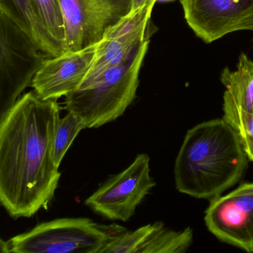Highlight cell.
Returning <instances> with one entry per match:
<instances>
[{
  "label": "cell",
  "instance_id": "obj_1",
  "mask_svg": "<svg viewBox=\"0 0 253 253\" xmlns=\"http://www.w3.org/2000/svg\"><path fill=\"white\" fill-rule=\"evenodd\" d=\"M57 100L23 94L0 119V202L12 218L47 210L61 173L53 159Z\"/></svg>",
  "mask_w": 253,
  "mask_h": 253
},
{
  "label": "cell",
  "instance_id": "obj_2",
  "mask_svg": "<svg viewBox=\"0 0 253 253\" xmlns=\"http://www.w3.org/2000/svg\"><path fill=\"white\" fill-rule=\"evenodd\" d=\"M248 161L238 134L223 118L201 123L186 132L177 154L176 189L212 199L241 180Z\"/></svg>",
  "mask_w": 253,
  "mask_h": 253
},
{
  "label": "cell",
  "instance_id": "obj_3",
  "mask_svg": "<svg viewBox=\"0 0 253 253\" xmlns=\"http://www.w3.org/2000/svg\"><path fill=\"white\" fill-rule=\"evenodd\" d=\"M149 40L126 61L106 71L95 82L66 97V109L83 118L87 128H99L118 119L134 101Z\"/></svg>",
  "mask_w": 253,
  "mask_h": 253
},
{
  "label": "cell",
  "instance_id": "obj_4",
  "mask_svg": "<svg viewBox=\"0 0 253 253\" xmlns=\"http://www.w3.org/2000/svg\"><path fill=\"white\" fill-rule=\"evenodd\" d=\"M126 231L119 225H100L87 217L55 219L1 240L0 250L4 253H100L112 238Z\"/></svg>",
  "mask_w": 253,
  "mask_h": 253
},
{
  "label": "cell",
  "instance_id": "obj_5",
  "mask_svg": "<svg viewBox=\"0 0 253 253\" xmlns=\"http://www.w3.org/2000/svg\"><path fill=\"white\" fill-rule=\"evenodd\" d=\"M50 57L7 11L0 9V119Z\"/></svg>",
  "mask_w": 253,
  "mask_h": 253
},
{
  "label": "cell",
  "instance_id": "obj_6",
  "mask_svg": "<svg viewBox=\"0 0 253 253\" xmlns=\"http://www.w3.org/2000/svg\"><path fill=\"white\" fill-rule=\"evenodd\" d=\"M150 158L139 154L134 162L106 180L88 197L85 204L94 213L111 220L127 221L156 183L150 175Z\"/></svg>",
  "mask_w": 253,
  "mask_h": 253
},
{
  "label": "cell",
  "instance_id": "obj_7",
  "mask_svg": "<svg viewBox=\"0 0 253 253\" xmlns=\"http://www.w3.org/2000/svg\"><path fill=\"white\" fill-rule=\"evenodd\" d=\"M156 2V0H147L105 31L97 43L91 67L77 89L88 86L106 71L128 60L149 40V25Z\"/></svg>",
  "mask_w": 253,
  "mask_h": 253
},
{
  "label": "cell",
  "instance_id": "obj_8",
  "mask_svg": "<svg viewBox=\"0 0 253 253\" xmlns=\"http://www.w3.org/2000/svg\"><path fill=\"white\" fill-rule=\"evenodd\" d=\"M206 226L222 242L253 253V183L210 199Z\"/></svg>",
  "mask_w": 253,
  "mask_h": 253
},
{
  "label": "cell",
  "instance_id": "obj_9",
  "mask_svg": "<svg viewBox=\"0 0 253 253\" xmlns=\"http://www.w3.org/2000/svg\"><path fill=\"white\" fill-rule=\"evenodd\" d=\"M188 26L211 43L228 34L253 31V0H180Z\"/></svg>",
  "mask_w": 253,
  "mask_h": 253
},
{
  "label": "cell",
  "instance_id": "obj_10",
  "mask_svg": "<svg viewBox=\"0 0 253 253\" xmlns=\"http://www.w3.org/2000/svg\"><path fill=\"white\" fill-rule=\"evenodd\" d=\"M97 43L48 58L32 82L37 95L43 100H57L75 91L91 67Z\"/></svg>",
  "mask_w": 253,
  "mask_h": 253
},
{
  "label": "cell",
  "instance_id": "obj_11",
  "mask_svg": "<svg viewBox=\"0 0 253 253\" xmlns=\"http://www.w3.org/2000/svg\"><path fill=\"white\" fill-rule=\"evenodd\" d=\"M84 47L97 43L105 31L130 12L133 0H81Z\"/></svg>",
  "mask_w": 253,
  "mask_h": 253
},
{
  "label": "cell",
  "instance_id": "obj_12",
  "mask_svg": "<svg viewBox=\"0 0 253 253\" xmlns=\"http://www.w3.org/2000/svg\"><path fill=\"white\" fill-rule=\"evenodd\" d=\"M0 9L7 11L49 57L64 52L41 21L32 0H0Z\"/></svg>",
  "mask_w": 253,
  "mask_h": 253
},
{
  "label": "cell",
  "instance_id": "obj_13",
  "mask_svg": "<svg viewBox=\"0 0 253 253\" xmlns=\"http://www.w3.org/2000/svg\"><path fill=\"white\" fill-rule=\"evenodd\" d=\"M220 81L224 85L223 100L247 112H253V60L247 54L239 56L236 69L225 68Z\"/></svg>",
  "mask_w": 253,
  "mask_h": 253
},
{
  "label": "cell",
  "instance_id": "obj_14",
  "mask_svg": "<svg viewBox=\"0 0 253 253\" xmlns=\"http://www.w3.org/2000/svg\"><path fill=\"white\" fill-rule=\"evenodd\" d=\"M193 242V231L167 229L161 222L152 223V229L140 253H183Z\"/></svg>",
  "mask_w": 253,
  "mask_h": 253
},
{
  "label": "cell",
  "instance_id": "obj_15",
  "mask_svg": "<svg viewBox=\"0 0 253 253\" xmlns=\"http://www.w3.org/2000/svg\"><path fill=\"white\" fill-rule=\"evenodd\" d=\"M64 18L65 51L84 47V14L81 0H59Z\"/></svg>",
  "mask_w": 253,
  "mask_h": 253
},
{
  "label": "cell",
  "instance_id": "obj_16",
  "mask_svg": "<svg viewBox=\"0 0 253 253\" xmlns=\"http://www.w3.org/2000/svg\"><path fill=\"white\" fill-rule=\"evenodd\" d=\"M223 119L235 130L249 161L253 162V112H244L223 100Z\"/></svg>",
  "mask_w": 253,
  "mask_h": 253
},
{
  "label": "cell",
  "instance_id": "obj_17",
  "mask_svg": "<svg viewBox=\"0 0 253 253\" xmlns=\"http://www.w3.org/2000/svg\"><path fill=\"white\" fill-rule=\"evenodd\" d=\"M84 128H87L86 124L73 112H68L64 118H60L53 142V159L57 167H60L68 149Z\"/></svg>",
  "mask_w": 253,
  "mask_h": 253
},
{
  "label": "cell",
  "instance_id": "obj_18",
  "mask_svg": "<svg viewBox=\"0 0 253 253\" xmlns=\"http://www.w3.org/2000/svg\"><path fill=\"white\" fill-rule=\"evenodd\" d=\"M41 21L53 39L65 51L64 18L59 0H32Z\"/></svg>",
  "mask_w": 253,
  "mask_h": 253
},
{
  "label": "cell",
  "instance_id": "obj_19",
  "mask_svg": "<svg viewBox=\"0 0 253 253\" xmlns=\"http://www.w3.org/2000/svg\"><path fill=\"white\" fill-rule=\"evenodd\" d=\"M147 0H133L132 7L131 10L136 9L138 7L141 6L142 5L145 3Z\"/></svg>",
  "mask_w": 253,
  "mask_h": 253
},
{
  "label": "cell",
  "instance_id": "obj_20",
  "mask_svg": "<svg viewBox=\"0 0 253 253\" xmlns=\"http://www.w3.org/2000/svg\"><path fill=\"white\" fill-rule=\"evenodd\" d=\"M157 2L160 1V2H171V1H174V0H156Z\"/></svg>",
  "mask_w": 253,
  "mask_h": 253
}]
</instances>
